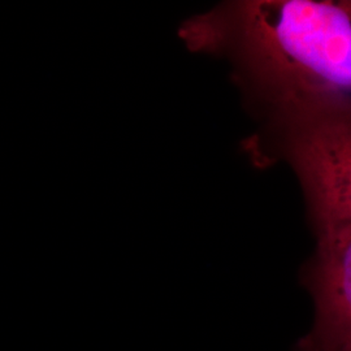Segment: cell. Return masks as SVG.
Returning <instances> with one entry per match:
<instances>
[{"mask_svg":"<svg viewBox=\"0 0 351 351\" xmlns=\"http://www.w3.org/2000/svg\"><path fill=\"white\" fill-rule=\"evenodd\" d=\"M223 58L258 129L351 112V7L339 0H229L178 27Z\"/></svg>","mask_w":351,"mask_h":351,"instance_id":"1","label":"cell"},{"mask_svg":"<svg viewBox=\"0 0 351 351\" xmlns=\"http://www.w3.org/2000/svg\"><path fill=\"white\" fill-rule=\"evenodd\" d=\"M242 149L255 167L290 165L316 241L351 232V112L258 129Z\"/></svg>","mask_w":351,"mask_h":351,"instance_id":"2","label":"cell"},{"mask_svg":"<svg viewBox=\"0 0 351 351\" xmlns=\"http://www.w3.org/2000/svg\"><path fill=\"white\" fill-rule=\"evenodd\" d=\"M300 281L314 302V324L294 351H351V234L317 241Z\"/></svg>","mask_w":351,"mask_h":351,"instance_id":"3","label":"cell"}]
</instances>
